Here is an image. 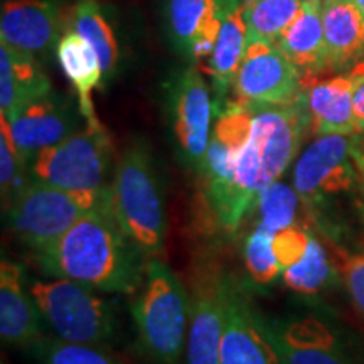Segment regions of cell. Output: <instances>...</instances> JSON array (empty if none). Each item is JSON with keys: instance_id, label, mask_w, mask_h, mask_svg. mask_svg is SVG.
I'll use <instances>...</instances> for the list:
<instances>
[{"instance_id": "14", "label": "cell", "mask_w": 364, "mask_h": 364, "mask_svg": "<svg viewBox=\"0 0 364 364\" xmlns=\"http://www.w3.org/2000/svg\"><path fill=\"white\" fill-rule=\"evenodd\" d=\"M80 112V110H78ZM61 95L36 98L7 118L17 149L27 162L80 130V115Z\"/></svg>"}, {"instance_id": "7", "label": "cell", "mask_w": 364, "mask_h": 364, "mask_svg": "<svg viewBox=\"0 0 364 364\" xmlns=\"http://www.w3.org/2000/svg\"><path fill=\"white\" fill-rule=\"evenodd\" d=\"M93 208L97 204L33 177L9 201V221L17 238L36 253L54 243Z\"/></svg>"}, {"instance_id": "29", "label": "cell", "mask_w": 364, "mask_h": 364, "mask_svg": "<svg viewBox=\"0 0 364 364\" xmlns=\"http://www.w3.org/2000/svg\"><path fill=\"white\" fill-rule=\"evenodd\" d=\"M272 236L263 228H257L248 235L245 241V265L250 277L260 285H268L282 275V268L277 262L272 247Z\"/></svg>"}, {"instance_id": "16", "label": "cell", "mask_w": 364, "mask_h": 364, "mask_svg": "<svg viewBox=\"0 0 364 364\" xmlns=\"http://www.w3.org/2000/svg\"><path fill=\"white\" fill-rule=\"evenodd\" d=\"M324 0H304L292 24L277 41V46L302 76L304 86L331 71L324 33Z\"/></svg>"}, {"instance_id": "31", "label": "cell", "mask_w": 364, "mask_h": 364, "mask_svg": "<svg viewBox=\"0 0 364 364\" xmlns=\"http://www.w3.org/2000/svg\"><path fill=\"white\" fill-rule=\"evenodd\" d=\"M312 235L297 226H289L272 236V247L282 272L297 263L304 257L311 243Z\"/></svg>"}, {"instance_id": "36", "label": "cell", "mask_w": 364, "mask_h": 364, "mask_svg": "<svg viewBox=\"0 0 364 364\" xmlns=\"http://www.w3.org/2000/svg\"><path fill=\"white\" fill-rule=\"evenodd\" d=\"M363 176H364V172H363Z\"/></svg>"}, {"instance_id": "19", "label": "cell", "mask_w": 364, "mask_h": 364, "mask_svg": "<svg viewBox=\"0 0 364 364\" xmlns=\"http://www.w3.org/2000/svg\"><path fill=\"white\" fill-rule=\"evenodd\" d=\"M356 68L306 86V100L314 135H354L353 97Z\"/></svg>"}, {"instance_id": "9", "label": "cell", "mask_w": 364, "mask_h": 364, "mask_svg": "<svg viewBox=\"0 0 364 364\" xmlns=\"http://www.w3.org/2000/svg\"><path fill=\"white\" fill-rule=\"evenodd\" d=\"M306 86L302 76L279 46L263 39L248 41L233 85L235 100L243 105H287Z\"/></svg>"}, {"instance_id": "28", "label": "cell", "mask_w": 364, "mask_h": 364, "mask_svg": "<svg viewBox=\"0 0 364 364\" xmlns=\"http://www.w3.org/2000/svg\"><path fill=\"white\" fill-rule=\"evenodd\" d=\"M38 364H124L102 348L68 343L59 338H41L33 348Z\"/></svg>"}, {"instance_id": "11", "label": "cell", "mask_w": 364, "mask_h": 364, "mask_svg": "<svg viewBox=\"0 0 364 364\" xmlns=\"http://www.w3.org/2000/svg\"><path fill=\"white\" fill-rule=\"evenodd\" d=\"M215 98L196 68H188L171 83V118L184 161L201 172L213 130Z\"/></svg>"}, {"instance_id": "23", "label": "cell", "mask_w": 364, "mask_h": 364, "mask_svg": "<svg viewBox=\"0 0 364 364\" xmlns=\"http://www.w3.org/2000/svg\"><path fill=\"white\" fill-rule=\"evenodd\" d=\"M324 33L331 71L364 63V12L351 0H324Z\"/></svg>"}, {"instance_id": "13", "label": "cell", "mask_w": 364, "mask_h": 364, "mask_svg": "<svg viewBox=\"0 0 364 364\" xmlns=\"http://www.w3.org/2000/svg\"><path fill=\"white\" fill-rule=\"evenodd\" d=\"M225 273L209 268L194 280L191 294L186 363L221 364L225 329Z\"/></svg>"}, {"instance_id": "12", "label": "cell", "mask_w": 364, "mask_h": 364, "mask_svg": "<svg viewBox=\"0 0 364 364\" xmlns=\"http://www.w3.org/2000/svg\"><path fill=\"white\" fill-rule=\"evenodd\" d=\"M66 24L61 0H11L0 12V38L44 65L56 54Z\"/></svg>"}, {"instance_id": "34", "label": "cell", "mask_w": 364, "mask_h": 364, "mask_svg": "<svg viewBox=\"0 0 364 364\" xmlns=\"http://www.w3.org/2000/svg\"><path fill=\"white\" fill-rule=\"evenodd\" d=\"M351 150H353V157H354V162H356L358 169L364 172V130L353 135Z\"/></svg>"}, {"instance_id": "1", "label": "cell", "mask_w": 364, "mask_h": 364, "mask_svg": "<svg viewBox=\"0 0 364 364\" xmlns=\"http://www.w3.org/2000/svg\"><path fill=\"white\" fill-rule=\"evenodd\" d=\"M145 255L113 216L108 194L65 235L41 252L36 262L46 275L70 279L98 292L135 294L144 282Z\"/></svg>"}, {"instance_id": "35", "label": "cell", "mask_w": 364, "mask_h": 364, "mask_svg": "<svg viewBox=\"0 0 364 364\" xmlns=\"http://www.w3.org/2000/svg\"><path fill=\"white\" fill-rule=\"evenodd\" d=\"M351 2H353V4H356V6H358L359 9H361V11L364 12V0H351Z\"/></svg>"}, {"instance_id": "20", "label": "cell", "mask_w": 364, "mask_h": 364, "mask_svg": "<svg viewBox=\"0 0 364 364\" xmlns=\"http://www.w3.org/2000/svg\"><path fill=\"white\" fill-rule=\"evenodd\" d=\"M247 44L248 27L243 6L226 14L215 48L206 59V71L211 78L215 112L218 115L230 103V95L233 93V85L247 51Z\"/></svg>"}, {"instance_id": "6", "label": "cell", "mask_w": 364, "mask_h": 364, "mask_svg": "<svg viewBox=\"0 0 364 364\" xmlns=\"http://www.w3.org/2000/svg\"><path fill=\"white\" fill-rule=\"evenodd\" d=\"M29 290L56 338L95 348H105L115 338V311L107 299L97 294L98 290L56 277L36 280Z\"/></svg>"}, {"instance_id": "5", "label": "cell", "mask_w": 364, "mask_h": 364, "mask_svg": "<svg viewBox=\"0 0 364 364\" xmlns=\"http://www.w3.org/2000/svg\"><path fill=\"white\" fill-rule=\"evenodd\" d=\"M112 162L113 145L107 129L86 125L31 159L29 174L98 206L110 188L107 177Z\"/></svg>"}, {"instance_id": "24", "label": "cell", "mask_w": 364, "mask_h": 364, "mask_svg": "<svg viewBox=\"0 0 364 364\" xmlns=\"http://www.w3.org/2000/svg\"><path fill=\"white\" fill-rule=\"evenodd\" d=\"M68 26L76 31L86 43L91 44L98 54L100 65L103 70V81L108 83L115 76L120 49L113 33V27L108 22L103 9L97 0H80L68 12Z\"/></svg>"}, {"instance_id": "26", "label": "cell", "mask_w": 364, "mask_h": 364, "mask_svg": "<svg viewBox=\"0 0 364 364\" xmlns=\"http://www.w3.org/2000/svg\"><path fill=\"white\" fill-rule=\"evenodd\" d=\"M332 275L334 272H332L329 257L324 247L314 236L306 255L295 265L282 272L285 285L299 294H318L326 287H329Z\"/></svg>"}, {"instance_id": "3", "label": "cell", "mask_w": 364, "mask_h": 364, "mask_svg": "<svg viewBox=\"0 0 364 364\" xmlns=\"http://www.w3.org/2000/svg\"><path fill=\"white\" fill-rule=\"evenodd\" d=\"M108 203L117 223L136 248L147 258H157L166 247V201L145 142L130 144L122 152L108 188Z\"/></svg>"}, {"instance_id": "21", "label": "cell", "mask_w": 364, "mask_h": 364, "mask_svg": "<svg viewBox=\"0 0 364 364\" xmlns=\"http://www.w3.org/2000/svg\"><path fill=\"white\" fill-rule=\"evenodd\" d=\"M53 86L43 63L0 43V110L2 117H12L36 98L51 93Z\"/></svg>"}, {"instance_id": "15", "label": "cell", "mask_w": 364, "mask_h": 364, "mask_svg": "<svg viewBox=\"0 0 364 364\" xmlns=\"http://www.w3.org/2000/svg\"><path fill=\"white\" fill-rule=\"evenodd\" d=\"M167 26L172 44L191 63L209 58L230 12L223 0H167Z\"/></svg>"}, {"instance_id": "17", "label": "cell", "mask_w": 364, "mask_h": 364, "mask_svg": "<svg viewBox=\"0 0 364 364\" xmlns=\"http://www.w3.org/2000/svg\"><path fill=\"white\" fill-rule=\"evenodd\" d=\"M270 327L284 364H354L338 336L316 317Z\"/></svg>"}, {"instance_id": "30", "label": "cell", "mask_w": 364, "mask_h": 364, "mask_svg": "<svg viewBox=\"0 0 364 364\" xmlns=\"http://www.w3.org/2000/svg\"><path fill=\"white\" fill-rule=\"evenodd\" d=\"M26 171H29V162L22 157L14 142L7 118L0 115V186L7 203L27 182Z\"/></svg>"}, {"instance_id": "8", "label": "cell", "mask_w": 364, "mask_h": 364, "mask_svg": "<svg viewBox=\"0 0 364 364\" xmlns=\"http://www.w3.org/2000/svg\"><path fill=\"white\" fill-rule=\"evenodd\" d=\"M353 135H321L294 164L292 186L309 206L344 194L356 182Z\"/></svg>"}, {"instance_id": "4", "label": "cell", "mask_w": 364, "mask_h": 364, "mask_svg": "<svg viewBox=\"0 0 364 364\" xmlns=\"http://www.w3.org/2000/svg\"><path fill=\"white\" fill-rule=\"evenodd\" d=\"M191 295L174 270L149 258L144 282L134 304L139 343L157 364H179L189 329Z\"/></svg>"}, {"instance_id": "18", "label": "cell", "mask_w": 364, "mask_h": 364, "mask_svg": "<svg viewBox=\"0 0 364 364\" xmlns=\"http://www.w3.org/2000/svg\"><path fill=\"white\" fill-rule=\"evenodd\" d=\"M41 312L26 289L22 268L2 260L0 265V336L9 346L33 348L43 338Z\"/></svg>"}, {"instance_id": "10", "label": "cell", "mask_w": 364, "mask_h": 364, "mask_svg": "<svg viewBox=\"0 0 364 364\" xmlns=\"http://www.w3.org/2000/svg\"><path fill=\"white\" fill-rule=\"evenodd\" d=\"M221 364H284L270 324L230 275L225 282Z\"/></svg>"}, {"instance_id": "2", "label": "cell", "mask_w": 364, "mask_h": 364, "mask_svg": "<svg viewBox=\"0 0 364 364\" xmlns=\"http://www.w3.org/2000/svg\"><path fill=\"white\" fill-rule=\"evenodd\" d=\"M250 107L253 108L252 132L236 159L228 201L218 216L226 231H235L263 191L280 179L311 129L306 88L292 103Z\"/></svg>"}, {"instance_id": "25", "label": "cell", "mask_w": 364, "mask_h": 364, "mask_svg": "<svg viewBox=\"0 0 364 364\" xmlns=\"http://www.w3.org/2000/svg\"><path fill=\"white\" fill-rule=\"evenodd\" d=\"M304 0H248L245 21L248 41L263 39L277 44L287 27L297 19Z\"/></svg>"}, {"instance_id": "27", "label": "cell", "mask_w": 364, "mask_h": 364, "mask_svg": "<svg viewBox=\"0 0 364 364\" xmlns=\"http://www.w3.org/2000/svg\"><path fill=\"white\" fill-rule=\"evenodd\" d=\"M299 194L294 186L287 182L275 181L263 191L258 198V208H260V223L258 226L263 228L267 233L275 235L285 228L294 226L295 216L299 208Z\"/></svg>"}, {"instance_id": "32", "label": "cell", "mask_w": 364, "mask_h": 364, "mask_svg": "<svg viewBox=\"0 0 364 364\" xmlns=\"http://www.w3.org/2000/svg\"><path fill=\"white\" fill-rule=\"evenodd\" d=\"M344 277L354 304L364 316V250L348 258L344 267Z\"/></svg>"}, {"instance_id": "22", "label": "cell", "mask_w": 364, "mask_h": 364, "mask_svg": "<svg viewBox=\"0 0 364 364\" xmlns=\"http://www.w3.org/2000/svg\"><path fill=\"white\" fill-rule=\"evenodd\" d=\"M56 58L63 73L76 91L78 110L88 127H102L95 112L93 91L103 86V70L98 54L90 43L73 29H66L59 39Z\"/></svg>"}, {"instance_id": "33", "label": "cell", "mask_w": 364, "mask_h": 364, "mask_svg": "<svg viewBox=\"0 0 364 364\" xmlns=\"http://www.w3.org/2000/svg\"><path fill=\"white\" fill-rule=\"evenodd\" d=\"M356 68V86H354V97H353V108H354V125H356V132L364 130V63L354 66Z\"/></svg>"}]
</instances>
